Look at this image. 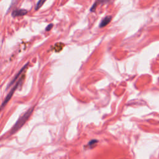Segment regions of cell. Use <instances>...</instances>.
I'll list each match as a JSON object with an SVG mask.
<instances>
[{
    "label": "cell",
    "instance_id": "cell-1",
    "mask_svg": "<svg viewBox=\"0 0 159 159\" xmlns=\"http://www.w3.org/2000/svg\"><path fill=\"white\" fill-rule=\"evenodd\" d=\"M34 108V107H33L32 108L29 109L22 116H20L18 119L17 122L15 123V124L14 125V126L11 129V130L10 132V134L11 135H12L14 133L16 132L20 128H21L22 127V125L25 124V122L27 120V119H29V117H30V116L32 113Z\"/></svg>",
    "mask_w": 159,
    "mask_h": 159
},
{
    "label": "cell",
    "instance_id": "cell-2",
    "mask_svg": "<svg viewBox=\"0 0 159 159\" xmlns=\"http://www.w3.org/2000/svg\"><path fill=\"white\" fill-rule=\"evenodd\" d=\"M24 79V76H22V79L21 80H19L17 83H16V85L11 89V91H10V92L7 94V95L6 96V97L5 98V99H4V101L2 102V104H1V109H2L3 108V107L8 102V101L11 99V97L12 96V95H13V94L14 93V92H15V91L17 89V87L19 86V84L22 82V80Z\"/></svg>",
    "mask_w": 159,
    "mask_h": 159
},
{
    "label": "cell",
    "instance_id": "cell-3",
    "mask_svg": "<svg viewBox=\"0 0 159 159\" xmlns=\"http://www.w3.org/2000/svg\"><path fill=\"white\" fill-rule=\"evenodd\" d=\"M27 13V11L25 9H15L12 12V16L14 17H16L18 16H23Z\"/></svg>",
    "mask_w": 159,
    "mask_h": 159
},
{
    "label": "cell",
    "instance_id": "cell-4",
    "mask_svg": "<svg viewBox=\"0 0 159 159\" xmlns=\"http://www.w3.org/2000/svg\"><path fill=\"white\" fill-rule=\"evenodd\" d=\"M28 65H29V62H27V63L20 69V70L16 74V75L14 76V78L12 79V80L11 81V83H9V84L7 85V88H8L10 86H11V85L17 80V79L20 76V75L22 74V73L24 71V70L27 68V66Z\"/></svg>",
    "mask_w": 159,
    "mask_h": 159
},
{
    "label": "cell",
    "instance_id": "cell-5",
    "mask_svg": "<svg viewBox=\"0 0 159 159\" xmlns=\"http://www.w3.org/2000/svg\"><path fill=\"white\" fill-rule=\"evenodd\" d=\"M111 20H112V17L111 16H107L105 17L100 22L99 27L100 28H102V27L106 26L108 24H109V22L111 21Z\"/></svg>",
    "mask_w": 159,
    "mask_h": 159
},
{
    "label": "cell",
    "instance_id": "cell-6",
    "mask_svg": "<svg viewBox=\"0 0 159 159\" xmlns=\"http://www.w3.org/2000/svg\"><path fill=\"white\" fill-rule=\"evenodd\" d=\"M109 1H110V0H96V2L94 3V4L92 6L90 11H93L96 9V7H97V6L98 4H101L109 2Z\"/></svg>",
    "mask_w": 159,
    "mask_h": 159
},
{
    "label": "cell",
    "instance_id": "cell-7",
    "mask_svg": "<svg viewBox=\"0 0 159 159\" xmlns=\"http://www.w3.org/2000/svg\"><path fill=\"white\" fill-rule=\"evenodd\" d=\"M45 1H46V0H39L35 6V10H38L39 9H40Z\"/></svg>",
    "mask_w": 159,
    "mask_h": 159
},
{
    "label": "cell",
    "instance_id": "cell-8",
    "mask_svg": "<svg viewBox=\"0 0 159 159\" xmlns=\"http://www.w3.org/2000/svg\"><path fill=\"white\" fill-rule=\"evenodd\" d=\"M53 24H48L47 26V27H46V31H48V30H50L51 29H52V27H53Z\"/></svg>",
    "mask_w": 159,
    "mask_h": 159
},
{
    "label": "cell",
    "instance_id": "cell-9",
    "mask_svg": "<svg viewBox=\"0 0 159 159\" xmlns=\"http://www.w3.org/2000/svg\"><path fill=\"white\" fill-rule=\"evenodd\" d=\"M96 142H98V140H91L89 143H88V145H93L94 144H95Z\"/></svg>",
    "mask_w": 159,
    "mask_h": 159
}]
</instances>
